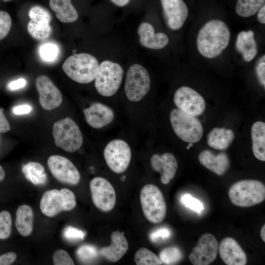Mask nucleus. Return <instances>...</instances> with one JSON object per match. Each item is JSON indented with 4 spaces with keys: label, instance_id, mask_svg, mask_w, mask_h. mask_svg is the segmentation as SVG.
Segmentation results:
<instances>
[{
    "label": "nucleus",
    "instance_id": "1",
    "mask_svg": "<svg viewBox=\"0 0 265 265\" xmlns=\"http://www.w3.org/2000/svg\"><path fill=\"white\" fill-rule=\"evenodd\" d=\"M230 38V30L224 22L218 19L210 20L203 26L198 33L197 50L203 57L214 58L228 47Z\"/></svg>",
    "mask_w": 265,
    "mask_h": 265
},
{
    "label": "nucleus",
    "instance_id": "2",
    "mask_svg": "<svg viewBox=\"0 0 265 265\" xmlns=\"http://www.w3.org/2000/svg\"><path fill=\"white\" fill-rule=\"evenodd\" d=\"M99 62L93 55L87 53H80L69 56L62 65V70L73 80L82 84L94 80Z\"/></svg>",
    "mask_w": 265,
    "mask_h": 265
},
{
    "label": "nucleus",
    "instance_id": "3",
    "mask_svg": "<svg viewBox=\"0 0 265 265\" xmlns=\"http://www.w3.org/2000/svg\"><path fill=\"white\" fill-rule=\"evenodd\" d=\"M231 202L240 207H250L265 199V186L256 180H242L234 183L229 188Z\"/></svg>",
    "mask_w": 265,
    "mask_h": 265
},
{
    "label": "nucleus",
    "instance_id": "4",
    "mask_svg": "<svg viewBox=\"0 0 265 265\" xmlns=\"http://www.w3.org/2000/svg\"><path fill=\"white\" fill-rule=\"evenodd\" d=\"M124 76V70L119 63L105 60L99 64L94 80L95 87L104 97L114 95L119 89Z\"/></svg>",
    "mask_w": 265,
    "mask_h": 265
},
{
    "label": "nucleus",
    "instance_id": "5",
    "mask_svg": "<svg viewBox=\"0 0 265 265\" xmlns=\"http://www.w3.org/2000/svg\"><path fill=\"white\" fill-rule=\"evenodd\" d=\"M53 135L55 145L69 153L79 150L83 143V136L79 127L69 117L54 122Z\"/></svg>",
    "mask_w": 265,
    "mask_h": 265
},
{
    "label": "nucleus",
    "instance_id": "6",
    "mask_svg": "<svg viewBox=\"0 0 265 265\" xmlns=\"http://www.w3.org/2000/svg\"><path fill=\"white\" fill-rule=\"evenodd\" d=\"M170 121L175 134L185 142L194 143L202 137L203 128L195 116L175 108L170 113Z\"/></svg>",
    "mask_w": 265,
    "mask_h": 265
},
{
    "label": "nucleus",
    "instance_id": "7",
    "mask_svg": "<svg viewBox=\"0 0 265 265\" xmlns=\"http://www.w3.org/2000/svg\"><path fill=\"white\" fill-rule=\"evenodd\" d=\"M140 201L147 220L155 224L164 220L166 205L162 193L157 186L152 184L144 186L140 191Z\"/></svg>",
    "mask_w": 265,
    "mask_h": 265
},
{
    "label": "nucleus",
    "instance_id": "8",
    "mask_svg": "<svg viewBox=\"0 0 265 265\" xmlns=\"http://www.w3.org/2000/svg\"><path fill=\"white\" fill-rule=\"evenodd\" d=\"M76 197L71 190L63 188L53 189L43 194L40 203L42 213L49 217L56 216L63 211H70L76 206Z\"/></svg>",
    "mask_w": 265,
    "mask_h": 265
},
{
    "label": "nucleus",
    "instance_id": "9",
    "mask_svg": "<svg viewBox=\"0 0 265 265\" xmlns=\"http://www.w3.org/2000/svg\"><path fill=\"white\" fill-rule=\"evenodd\" d=\"M151 86V79L148 71L142 65L134 63L128 69L124 90L128 99L136 102L148 93Z\"/></svg>",
    "mask_w": 265,
    "mask_h": 265
},
{
    "label": "nucleus",
    "instance_id": "10",
    "mask_svg": "<svg viewBox=\"0 0 265 265\" xmlns=\"http://www.w3.org/2000/svg\"><path fill=\"white\" fill-rule=\"evenodd\" d=\"M104 156L108 167L114 173L120 174L125 172L129 167L132 151L125 141L114 139L105 147Z\"/></svg>",
    "mask_w": 265,
    "mask_h": 265
},
{
    "label": "nucleus",
    "instance_id": "11",
    "mask_svg": "<svg viewBox=\"0 0 265 265\" xmlns=\"http://www.w3.org/2000/svg\"><path fill=\"white\" fill-rule=\"evenodd\" d=\"M89 186L94 205L103 212L111 211L115 206L116 197L111 183L105 178L97 177L91 181Z\"/></svg>",
    "mask_w": 265,
    "mask_h": 265
},
{
    "label": "nucleus",
    "instance_id": "12",
    "mask_svg": "<svg viewBox=\"0 0 265 265\" xmlns=\"http://www.w3.org/2000/svg\"><path fill=\"white\" fill-rule=\"evenodd\" d=\"M173 101L178 108L194 116L201 115L205 110L206 104L203 97L188 86H181L177 89Z\"/></svg>",
    "mask_w": 265,
    "mask_h": 265
},
{
    "label": "nucleus",
    "instance_id": "13",
    "mask_svg": "<svg viewBox=\"0 0 265 265\" xmlns=\"http://www.w3.org/2000/svg\"><path fill=\"white\" fill-rule=\"evenodd\" d=\"M219 243L214 236L210 233L202 235L189 255L194 265H208L216 259Z\"/></svg>",
    "mask_w": 265,
    "mask_h": 265
},
{
    "label": "nucleus",
    "instance_id": "14",
    "mask_svg": "<svg viewBox=\"0 0 265 265\" xmlns=\"http://www.w3.org/2000/svg\"><path fill=\"white\" fill-rule=\"evenodd\" d=\"M47 164L53 176L58 181L71 185L78 184L80 179L79 171L67 158L59 155L50 156Z\"/></svg>",
    "mask_w": 265,
    "mask_h": 265
},
{
    "label": "nucleus",
    "instance_id": "15",
    "mask_svg": "<svg viewBox=\"0 0 265 265\" xmlns=\"http://www.w3.org/2000/svg\"><path fill=\"white\" fill-rule=\"evenodd\" d=\"M30 20L27 25L29 34L38 40H44L51 35L50 26L51 15L44 7L36 5L30 8L28 11Z\"/></svg>",
    "mask_w": 265,
    "mask_h": 265
},
{
    "label": "nucleus",
    "instance_id": "16",
    "mask_svg": "<svg viewBox=\"0 0 265 265\" xmlns=\"http://www.w3.org/2000/svg\"><path fill=\"white\" fill-rule=\"evenodd\" d=\"M35 85L39 94V103L44 109L51 110L61 105V93L48 76H38L36 79Z\"/></svg>",
    "mask_w": 265,
    "mask_h": 265
},
{
    "label": "nucleus",
    "instance_id": "17",
    "mask_svg": "<svg viewBox=\"0 0 265 265\" xmlns=\"http://www.w3.org/2000/svg\"><path fill=\"white\" fill-rule=\"evenodd\" d=\"M164 18L168 27L178 30L184 25L188 14V8L183 0H160Z\"/></svg>",
    "mask_w": 265,
    "mask_h": 265
},
{
    "label": "nucleus",
    "instance_id": "18",
    "mask_svg": "<svg viewBox=\"0 0 265 265\" xmlns=\"http://www.w3.org/2000/svg\"><path fill=\"white\" fill-rule=\"evenodd\" d=\"M218 252L223 262L227 265H245L247 256L238 242L233 238L226 237L219 244Z\"/></svg>",
    "mask_w": 265,
    "mask_h": 265
},
{
    "label": "nucleus",
    "instance_id": "19",
    "mask_svg": "<svg viewBox=\"0 0 265 265\" xmlns=\"http://www.w3.org/2000/svg\"><path fill=\"white\" fill-rule=\"evenodd\" d=\"M87 123L95 129H100L109 124L114 119L112 109L105 104L94 103L84 109Z\"/></svg>",
    "mask_w": 265,
    "mask_h": 265
},
{
    "label": "nucleus",
    "instance_id": "20",
    "mask_svg": "<svg viewBox=\"0 0 265 265\" xmlns=\"http://www.w3.org/2000/svg\"><path fill=\"white\" fill-rule=\"evenodd\" d=\"M150 162L153 170L160 173V180L163 184L167 185L175 177L178 164L176 159L171 153H166L161 156L154 154Z\"/></svg>",
    "mask_w": 265,
    "mask_h": 265
},
{
    "label": "nucleus",
    "instance_id": "21",
    "mask_svg": "<svg viewBox=\"0 0 265 265\" xmlns=\"http://www.w3.org/2000/svg\"><path fill=\"white\" fill-rule=\"evenodd\" d=\"M140 44L150 49H161L169 43L168 36L163 32H155L153 26L149 23L142 22L137 28Z\"/></svg>",
    "mask_w": 265,
    "mask_h": 265
},
{
    "label": "nucleus",
    "instance_id": "22",
    "mask_svg": "<svg viewBox=\"0 0 265 265\" xmlns=\"http://www.w3.org/2000/svg\"><path fill=\"white\" fill-rule=\"evenodd\" d=\"M128 248V242L124 233L117 230L111 234L110 244L102 248L100 253L111 262H116L126 254Z\"/></svg>",
    "mask_w": 265,
    "mask_h": 265
},
{
    "label": "nucleus",
    "instance_id": "23",
    "mask_svg": "<svg viewBox=\"0 0 265 265\" xmlns=\"http://www.w3.org/2000/svg\"><path fill=\"white\" fill-rule=\"evenodd\" d=\"M198 159L203 166L219 176L225 174L230 165L229 158L224 153L215 155L211 151L205 150L200 153Z\"/></svg>",
    "mask_w": 265,
    "mask_h": 265
},
{
    "label": "nucleus",
    "instance_id": "24",
    "mask_svg": "<svg viewBox=\"0 0 265 265\" xmlns=\"http://www.w3.org/2000/svg\"><path fill=\"white\" fill-rule=\"evenodd\" d=\"M236 47L246 62L252 60L258 53L254 33L251 30L241 31L238 35Z\"/></svg>",
    "mask_w": 265,
    "mask_h": 265
},
{
    "label": "nucleus",
    "instance_id": "25",
    "mask_svg": "<svg viewBox=\"0 0 265 265\" xmlns=\"http://www.w3.org/2000/svg\"><path fill=\"white\" fill-rule=\"evenodd\" d=\"M234 138V133L231 129L214 128L208 133L207 142L212 148L223 150L229 147Z\"/></svg>",
    "mask_w": 265,
    "mask_h": 265
},
{
    "label": "nucleus",
    "instance_id": "26",
    "mask_svg": "<svg viewBox=\"0 0 265 265\" xmlns=\"http://www.w3.org/2000/svg\"><path fill=\"white\" fill-rule=\"evenodd\" d=\"M49 5L57 19L62 23H72L78 18V13L71 0H50Z\"/></svg>",
    "mask_w": 265,
    "mask_h": 265
},
{
    "label": "nucleus",
    "instance_id": "27",
    "mask_svg": "<svg viewBox=\"0 0 265 265\" xmlns=\"http://www.w3.org/2000/svg\"><path fill=\"white\" fill-rule=\"evenodd\" d=\"M34 214L32 208L22 205L17 210L15 226L18 233L23 237L29 236L33 230Z\"/></svg>",
    "mask_w": 265,
    "mask_h": 265
},
{
    "label": "nucleus",
    "instance_id": "28",
    "mask_svg": "<svg viewBox=\"0 0 265 265\" xmlns=\"http://www.w3.org/2000/svg\"><path fill=\"white\" fill-rule=\"evenodd\" d=\"M251 139L252 151L255 157L265 161V123L256 121L252 126Z\"/></svg>",
    "mask_w": 265,
    "mask_h": 265
},
{
    "label": "nucleus",
    "instance_id": "29",
    "mask_svg": "<svg viewBox=\"0 0 265 265\" xmlns=\"http://www.w3.org/2000/svg\"><path fill=\"white\" fill-rule=\"evenodd\" d=\"M25 177L35 185H44L47 181V175L44 167L37 162L29 161L22 169Z\"/></svg>",
    "mask_w": 265,
    "mask_h": 265
},
{
    "label": "nucleus",
    "instance_id": "30",
    "mask_svg": "<svg viewBox=\"0 0 265 265\" xmlns=\"http://www.w3.org/2000/svg\"><path fill=\"white\" fill-rule=\"evenodd\" d=\"M265 0H237L236 13L242 17H249L255 15L265 5Z\"/></svg>",
    "mask_w": 265,
    "mask_h": 265
},
{
    "label": "nucleus",
    "instance_id": "31",
    "mask_svg": "<svg viewBox=\"0 0 265 265\" xmlns=\"http://www.w3.org/2000/svg\"><path fill=\"white\" fill-rule=\"evenodd\" d=\"M134 261L137 265H159L162 264L157 255L145 247H141L136 251Z\"/></svg>",
    "mask_w": 265,
    "mask_h": 265
},
{
    "label": "nucleus",
    "instance_id": "32",
    "mask_svg": "<svg viewBox=\"0 0 265 265\" xmlns=\"http://www.w3.org/2000/svg\"><path fill=\"white\" fill-rule=\"evenodd\" d=\"M162 263L173 265L179 262L183 257L181 250L176 246H170L162 249L159 256Z\"/></svg>",
    "mask_w": 265,
    "mask_h": 265
},
{
    "label": "nucleus",
    "instance_id": "33",
    "mask_svg": "<svg viewBox=\"0 0 265 265\" xmlns=\"http://www.w3.org/2000/svg\"><path fill=\"white\" fill-rule=\"evenodd\" d=\"M58 46L51 42L42 44L39 50V54L42 60L46 62H53L55 60L58 54Z\"/></svg>",
    "mask_w": 265,
    "mask_h": 265
},
{
    "label": "nucleus",
    "instance_id": "34",
    "mask_svg": "<svg viewBox=\"0 0 265 265\" xmlns=\"http://www.w3.org/2000/svg\"><path fill=\"white\" fill-rule=\"evenodd\" d=\"M12 219L10 213L6 211L0 212V239L7 238L10 235Z\"/></svg>",
    "mask_w": 265,
    "mask_h": 265
},
{
    "label": "nucleus",
    "instance_id": "35",
    "mask_svg": "<svg viewBox=\"0 0 265 265\" xmlns=\"http://www.w3.org/2000/svg\"><path fill=\"white\" fill-rule=\"evenodd\" d=\"M181 203L185 207L188 208L200 213L204 209L203 204L198 199L193 197L190 194H185L180 198Z\"/></svg>",
    "mask_w": 265,
    "mask_h": 265
},
{
    "label": "nucleus",
    "instance_id": "36",
    "mask_svg": "<svg viewBox=\"0 0 265 265\" xmlns=\"http://www.w3.org/2000/svg\"><path fill=\"white\" fill-rule=\"evenodd\" d=\"M11 23V18L9 14L5 11H0V40L8 34Z\"/></svg>",
    "mask_w": 265,
    "mask_h": 265
},
{
    "label": "nucleus",
    "instance_id": "37",
    "mask_svg": "<svg viewBox=\"0 0 265 265\" xmlns=\"http://www.w3.org/2000/svg\"><path fill=\"white\" fill-rule=\"evenodd\" d=\"M53 259L54 265H73L75 264L68 253L62 249L55 251L53 253Z\"/></svg>",
    "mask_w": 265,
    "mask_h": 265
},
{
    "label": "nucleus",
    "instance_id": "38",
    "mask_svg": "<svg viewBox=\"0 0 265 265\" xmlns=\"http://www.w3.org/2000/svg\"><path fill=\"white\" fill-rule=\"evenodd\" d=\"M79 258L83 261H89L97 256L96 248L91 245H84L80 247L77 252Z\"/></svg>",
    "mask_w": 265,
    "mask_h": 265
},
{
    "label": "nucleus",
    "instance_id": "39",
    "mask_svg": "<svg viewBox=\"0 0 265 265\" xmlns=\"http://www.w3.org/2000/svg\"><path fill=\"white\" fill-rule=\"evenodd\" d=\"M170 230L165 227H162L156 230L150 235L151 240L154 242L168 238L171 235Z\"/></svg>",
    "mask_w": 265,
    "mask_h": 265
},
{
    "label": "nucleus",
    "instance_id": "40",
    "mask_svg": "<svg viewBox=\"0 0 265 265\" xmlns=\"http://www.w3.org/2000/svg\"><path fill=\"white\" fill-rule=\"evenodd\" d=\"M256 73L260 84L265 87V55L264 54L256 66Z\"/></svg>",
    "mask_w": 265,
    "mask_h": 265
},
{
    "label": "nucleus",
    "instance_id": "41",
    "mask_svg": "<svg viewBox=\"0 0 265 265\" xmlns=\"http://www.w3.org/2000/svg\"><path fill=\"white\" fill-rule=\"evenodd\" d=\"M64 237L69 239H83L85 233L78 228L72 226L67 227L64 232Z\"/></svg>",
    "mask_w": 265,
    "mask_h": 265
},
{
    "label": "nucleus",
    "instance_id": "42",
    "mask_svg": "<svg viewBox=\"0 0 265 265\" xmlns=\"http://www.w3.org/2000/svg\"><path fill=\"white\" fill-rule=\"evenodd\" d=\"M17 258L14 252H9L0 255V265H9L13 263Z\"/></svg>",
    "mask_w": 265,
    "mask_h": 265
},
{
    "label": "nucleus",
    "instance_id": "43",
    "mask_svg": "<svg viewBox=\"0 0 265 265\" xmlns=\"http://www.w3.org/2000/svg\"><path fill=\"white\" fill-rule=\"evenodd\" d=\"M4 109L0 108V133H4L10 130V124L6 118Z\"/></svg>",
    "mask_w": 265,
    "mask_h": 265
},
{
    "label": "nucleus",
    "instance_id": "44",
    "mask_svg": "<svg viewBox=\"0 0 265 265\" xmlns=\"http://www.w3.org/2000/svg\"><path fill=\"white\" fill-rule=\"evenodd\" d=\"M32 110V107L28 105H19L15 106L13 109V112L16 115L27 114Z\"/></svg>",
    "mask_w": 265,
    "mask_h": 265
},
{
    "label": "nucleus",
    "instance_id": "45",
    "mask_svg": "<svg viewBox=\"0 0 265 265\" xmlns=\"http://www.w3.org/2000/svg\"><path fill=\"white\" fill-rule=\"evenodd\" d=\"M26 81L23 78H20L18 80H13L8 84V88L11 90H15L22 88L25 86Z\"/></svg>",
    "mask_w": 265,
    "mask_h": 265
},
{
    "label": "nucleus",
    "instance_id": "46",
    "mask_svg": "<svg viewBox=\"0 0 265 265\" xmlns=\"http://www.w3.org/2000/svg\"><path fill=\"white\" fill-rule=\"evenodd\" d=\"M257 19L258 21L262 24H265V5H264L258 11Z\"/></svg>",
    "mask_w": 265,
    "mask_h": 265
},
{
    "label": "nucleus",
    "instance_id": "47",
    "mask_svg": "<svg viewBox=\"0 0 265 265\" xmlns=\"http://www.w3.org/2000/svg\"><path fill=\"white\" fill-rule=\"evenodd\" d=\"M110 1L117 6L123 7L128 4L130 0H110Z\"/></svg>",
    "mask_w": 265,
    "mask_h": 265
},
{
    "label": "nucleus",
    "instance_id": "48",
    "mask_svg": "<svg viewBox=\"0 0 265 265\" xmlns=\"http://www.w3.org/2000/svg\"><path fill=\"white\" fill-rule=\"evenodd\" d=\"M261 238L264 242H265V225L264 224L261 228L260 232Z\"/></svg>",
    "mask_w": 265,
    "mask_h": 265
},
{
    "label": "nucleus",
    "instance_id": "49",
    "mask_svg": "<svg viewBox=\"0 0 265 265\" xmlns=\"http://www.w3.org/2000/svg\"><path fill=\"white\" fill-rule=\"evenodd\" d=\"M5 177V172L2 167L0 165V182L2 181Z\"/></svg>",
    "mask_w": 265,
    "mask_h": 265
},
{
    "label": "nucleus",
    "instance_id": "50",
    "mask_svg": "<svg viewBox=\"0 0 265 265\" xmlns=\"http://www.w3.org/2000/svg\"><path fill=\"white\" fill-rule=\"evenodd\" d=\"M125 178H126L125 176H123V178H122V180H124L125 179Z\"/></svg>",
    "mask_w": 265,
    "mask_h": 265
},
{
    "label": "nucleus",
    "instance_id": "51",
    "mask_svg": "<svg viewBox=\"0 0 265 265\" xmlns=\"http://www.w3.org/2000/svg\"><path fill=\"white\" fill-rule=\"evenodd\" d=\"M2 0L5 1H8L11 0Z\"/></svg>",
    "mask_w": 265,
    "mask_h": 265
}]
</instances>
